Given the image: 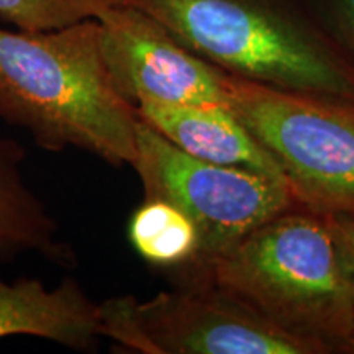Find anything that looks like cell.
Listing matches in <instances>:
<instances>
[{
  "instance_id": "6da1fadb",
  "label": "cell",
  "mask_w": 354,
  "mask_h": 354,
  "mask_svg": "<svg viewBox=\"0 0 354 354\" xmlns=\"http://www.w3.org/2000/svg\"><path fill=\"white\" fill-rule=\"evenodd\" d=\"M0 120L46 151L77 148L113 167L138 154V112L115 87L97 19L43 32L0 28Z\"/></svg>"
},
{
  "instance_id": "7a4b0ae2",
  "label": "cell",
  "mask_w": 354,
  "mask_h": 354,
  "mask_svg": "<svg viewBox=\"0 0 354 354\" xmlns=\"http://www.w3.org/2000/svg\"><path fill=\"white\" fill-rule=\"evenodd\" d=\"M233 295L277 328L342 353L354 336L346 266L330 215L308 207L284 212L223 254L180 271Z\"/></svg>"
},
{
  "instance_id": "3957f363",
  "label": "cell",
  "mask_w": 354,
  "mask_h": 354,
  "mask_svg": "<svg viewBox=\"0 0 354 354\" xmlns=\"http://www.w3.org/2000/svg\"><path fill=\"white\" fill-rule=\"evenodd\" d=\"M158 21L230 74L354 100V66L310 0H110Z\"/></svg>"
},
{
  "instance_id": "277c9868",
  "label": "cell",
  "mask_w": 354,
  "mask_h": 354,
  "mask_svg": "<svg viewBox=\"0 0 354 354\" xmlns=\"http://www.w3.org/2000/svg\"><path fill=\"white\" fill-rule=\"evenodd\" d=\"M232 112L271 153L299 201L326 215H354V100L234 76Z\"/></svg>"
},
{
  "instance_id": "5b68a950",
  "label": "cell",
  "mask_w": 354,
  "mask_h": 354,
  "mask_svg": "<svg viewBox=\"0 0 354 354\" xmlns=\"http://www.w3.org/2000/svg\"><path fill=\"white\" fill-rule=\"evenodd\" d=\"M99 308L102 336L143 354H330L202 281L145 302L135 295L113 297Z\"/></svg>"
},
{
  "instance_id": "8992f818",
  "label": "cell",
  "mask_w": 354,
  "mask_h": 354,
  "mask_svg": "<svg viewBox=\"0 0 354 354\" xmlns=\"http://www.w3.org/2000/svg\"><path fill=\"white\" fill-rule=\"evenodd\" d=\"M131 167L143 197L174 203L196 223L201 256L189 268L223 254L274 216L305 207L286 180L190 156L141 118L138 154Z\"/></svg>"
},
{
  "instance_id": "52a82bcc",
  "label": "cell",
  "mask_w": 354,
  "mask_h": 354,
  "mask_svg": "<svg viewBox=\"0 0 354 354\" xmlns=\"http://www.w3.org/2000/svg\"><path fill=\"white\" fill-rule=\"evenodd\" d=\"M102 51L117 91L140 102L232 110V74L184 46L131 7L110 6L97 15Z\"/></svg>"
},
{
  "instance_id": "ba28073f",
  "label": "cell",
  "mask_w": 354,
  "mask_h": 354,
  "mask_svg": "<svg viewBox=\"0 0 354 354\" xmlns=\"http://www.w3.org/2000/svg\"><path fill=\"white\" fill-rule=\"evenodd\" d=\"M7 336H35L91 351L102 336L99 304L73 277L53 289L39 279L12 284L0 279V339Z\"/></svg>"
},
{
  "instance_id": "9c48e42d",
  "label": "cell",
  "mask_w": 354,
  "mask_h": 354,
  "mask_svg": "<svg viewBox=\"0 0 354 354\" xmlns=\"http://www.w3.org/2000/svg\"><path fill=\"white\" fill-rule=\"evenodd\" d=\"M135 107L146 125L190 156L214 165L246 167L287 183L276 159L232 110L165 102H140Z\"/></svg>"
},
{
  "instance_id": "30bf717a",
  "label": "cell",
  "mask_w": 354,
  "mask_h": 354,
  "mask_svg": "<svg viewBox=\"0 0 354 354\" xmlns=\"http://www.w3.org/2000/svg\"><path fill=\"white\" fill-rule=\"evenodd\" d=\"M19 143L0 138V259L41 253L50 259L69 258L57 240V225L44 203L25 183Z\"/></svg>"
},
{
  "instance_id": "8fae6325",
  "label": "cell",
  "mask_w": 354,
  "mask_h": 354,
  "mask_svg": "<svg viewBox=\"0 0 354 354\" xmlns=\"http://www.w3.org/2000/svg\"><path fill=\"white\" fill-rule=\"evenodd\" d=\"M133 250L158 269H183L201 256V234L187 214L162 198L143 197L128 223Z\"/></svg>"
},
{
  "instance_id": "7c38bea8",
  "label": "cell",
  "mask_w": 354,
  "mask_h": 354,
  "mask_svg": "<svg viewBox=\"0 0 354 354\" xmlns=\"http://www.w3.org/2000/svg\"><path fill=\"white\" fill-rule=\"evenodd\" d=\"M110 6V0H0V19L24 32H43L97 19Z\"/></svg>"
},
{
  "instance_id": "4fadbf2b",
  "label": "cell",
  "mask_w": 354,
  "mask_h": 354,
  "mask_svg": "<svg viewBox=\"0 0 354 354\" xmlns=\"http://www.w3.org/2000/svg\"><path fill=\"white\" fill-rule=\"evenodd\" d=\"M323 26L354 66V0H310Z\"/></svg>"
},
{
  "instance_id": "5bb4252c",
  "label": "cell",
  "mask_w": 354,
  "mask_h": 354,
  "mask_svg": "<svg viewBox=\"0 0 354 354\" xmlns=\"http://www.w3.org/2000/svg\"><path fill=\"white\" fill-rule=\"evenodd\" d=\"M330 221L346 266L354 304V215H330Z\"/></svg>"
},
{
  "instance_id": "9a60e30c",
  "label": "cell",
  "mask_w": 354,
  "mask_h": 354,
  "mask_svg": "<svg viewBox=\"0 0 354 354\" xmlns=\"http://www.w3.org/2000/svg\"><path fill=\"white\" fill-rule=\"evenodd\" d=\"M342 354H354V336L348 339L346 344H344L342 349Z\"/></svg>"
}]
</instances>
